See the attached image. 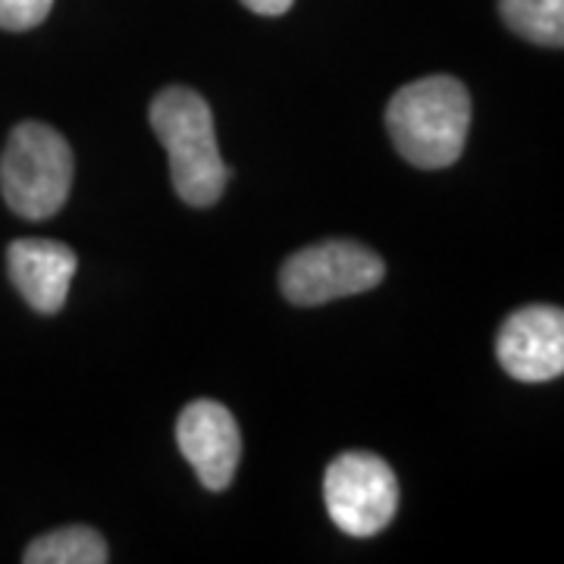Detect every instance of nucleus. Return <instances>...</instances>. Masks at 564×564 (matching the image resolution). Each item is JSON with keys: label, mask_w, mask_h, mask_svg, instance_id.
<instances>
[{"label": "nucleus", "mask_w": 564, "mask_h": 564, "mask_svg": "<svg viewBox=\"0 0 564 564\" xmlns=\"http://www.w3.org/2000/svg\"><path fill=\"white\" fill-rule=\"evenodd\" d=\"M496 358L508 377L545 383L564 370V311L552 304H527L499 326Z\"/></svg>", "instance_id": "nucleus-6"}, {"label": "nucleus", "mask_w": 564, "mask_h": 564, "mask_svg": "<svg viewBox=\"0 0 564 564\" xmlns=\"http://www.w3.org/2000/svg\"><path fill=\"white\" fill-rule=\"evenodd\" d=\"M323 499L333 524L348 536H377L399 511V480L370 452H343L323 474Z\"/></svg>", "instance_id": "nucleus-5"}, {"label": "nucleus", "mask_w": 564, "mask_h": 564, "mask_svg": "<svg viewBox=\"0 0 564 564\" xmlns=\"http://www.w3.org/2000/svg\"><path fill=\"white\" fill-rule=\"evenodd\" d=\"M386 129L408 163L421 170L452 166L470 132V91L455 76H423L392 95Z\"/></svg>", "instance_id": "nucleus-1"}, {"label": "nucleus", "mask_w": 564, "mask_h": 564, "mask_svg": "<svg viewBox=\"0 0 564 564\" xmlns=\"http://www.w3.org/2000/svg\"><path fill=\"white\" fill-rule=\"evenodd\" d=\"M176 443L185 462L195 467L202 486H207L210 492H223L232 486L236 467L242 458V433L229 408L210 399L192 402L180 414Z\"/></svg>", "instance_id": "nucleus-7"}, {"label": "nucleus", "mask_w": 564, "mask_h": 564, "mask_svg": "<svg viewBox=\"0 0 564 564\" xmlns=\"http://www.w3.org/2000/svg\"><path fill=\"white\" fill-rule=\"evenodd\" d=\"M107 543L95 527H61L54 533H44L22 552L25 564H104Z\"/></svg>", "instance_id": "nucleus-9"}, {"label": "nucleus", "mask_w": 564, "mask_h": 564, "mask_svg": "<svg viewBox=\"0 0 564 564\" xmlns=\"http://www.w3.org/2000/svg\"><path fill=\"white\" fill-rule=\"evenodd\" d=\"M499 13L521 39L543 47L564 44V0H499Z\"/></svg>", "instance_id": "nucleus-10"}, {"label": "nucleus", "mask_w": 564, "mask_h": 564, "mask_svg": "<svg viewBox=\"0 0 564 564\" xmlns=\"http://www.w3.org/2000/svg\"><path fill=\"white\" fill-rule=\"evenodd\" d=\"M242 3L258 17H282L295 0H242Z\"/></svg>", "instance_id": "nucleus-12"}, {"label": "nucleus", "mask_w": 564, "mask_h": 564, "mask_svg": "<svg viewBox=\"0 0 564 564\" xmlns=\"http://www.w3.org/2000/svg\"><path fill=\"white\" fill-rule=\"evenodd\" d=\"M148 120L170 158V180L182 202L192 207H210L220 202L229 170L220 158L214 132V113L192 88H163L151 101Z\"/></svg>", "instance_id": "nucleus-2"}, {"label": "nucleus", "mask_w": 564, "mask_h": 564, "mask_svg": "<svg viewBox=\"0 0 564 564\" xmlns=\"http://www.w3.org/2000/svg\"><path fill=\"white\" fill-rule=\"evenodd\" d=\"M386 267L377 251L358 242L329 239L321 245H307L282 263V295L299 307L348 299L370 292L383 282Z\"/></svg>", "instance_id": "nucleus-4"}, {"label": "nucleus", "mask_w": 564, "mask_h": 564, "mask_svg": "<svg viewBox=\"0 0 564 564\" xmlns=\"http://www.w3.org/2000/svg\"><path fill=\"white\" fill-rule=\"evenodd\" d=\"M73 151L54 126L20 122L0 158V188L13 214L47 220L69 198Z\"/></svg>", "instance_id": "nucleus-3"}, {"label": "nucleus", "mask_w": 564, "mask_h": 564, "mask_svg": "<svg viewBox=\"0 0 564 564\" xmlns=\"http://www.w3.org/2000/svg\"><path fill=\"white\" fill-rule=\"evenodd\" d=\"M54 0H0V29L29 32L47 20Z\"/></svg>", "instance_id": "nucleus-11"}, {"label": "nucleus", "mask_w": 564, "mask_h": 564, "mask_svg": "<svg viewBox=\"0 0 564 564\" xmlns=\"http://www.w3.org/2000/svg\"><path fill=\"white\" fill-rule=\"evenodd\" d=\"M7 267H10V280L25 302L39 314H57L66 304L69 282L79 270V258L63 242L17 239L7 248Z\"/></svg>", "instance_id": "nucleus-8"}]
</instances>
